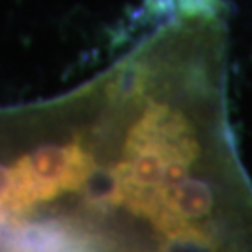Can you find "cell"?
<instances>
[{
    "mask_svg": "<svg viewBox=\"0 0 252 252\" xmlns=\"http://www.w3.org/2000/svg\"><path fill=\"white\" fill-rule=\"evenodd\" d=\"M11 190H13V170L0 164V207L8 209Z\"/></svg>",
    "mask_w": 252,
    "mask_h": 252,
    "instance_id": "3",
    "label": "cell"
},
{
    "mask_svg": "<svg viewBox=\"0 0 252 252\" xmlns=\"http://www.w3.org/2000/svg\"><path fill=\"white\" fill-rule=\"evenodd\" d=\"M142 84H144V67H142V63H127L116 77V81L112 82V86H110V94H112L110 97H114L118 101L129 99V97L135 95L136 92H140Z\"/></svg>",
    "mask_w": 252,
    "mask_h": 252,
    "instance_id": "2",
    "label": "cell"
},
{
    "mask_svg": "<svg viewBox=\"0 0 252 252\" xmlns=\"http://www.w3.org/2000/svg\"><path fill=\"white\" fill-rule=\"evenodd\" d=\"M90 172V157L77 142L45 144L21 157L13 168L9 211H27L37 202L53 200L65 190L81 187Z\"/></svg>",
    "mask_w": 252,
    "mask_h": 252,
    "instance_id": "1",
    "label": "cell"
}]
</instances>
